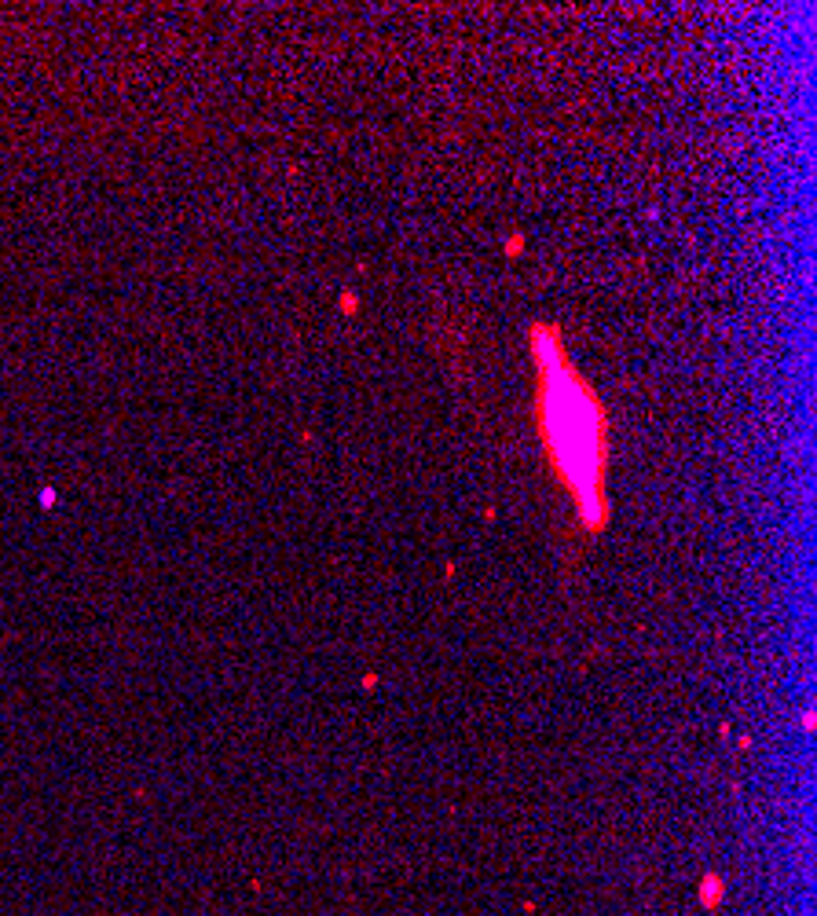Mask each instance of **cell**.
I'll return each instance as SVG.
<instances>
[{
  "label": "cell",
  "instance_id": "obj_1",
  "mask_svg": "<svg viewBox=\"0 0 817 916\" xmlns=\"http://www.w3.org/2000/svg\"><path fill=\"white\" fill-rule=\"evenodd\" d=\"M535 356V418L554 474L575 499L583 528H605L609 418L598 393L575 370L558 327L539 323L528 334Z\"/></svg>",
  "mask_w": 817,
  "mask_h": 916
}]
</instances>
